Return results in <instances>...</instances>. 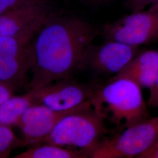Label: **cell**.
I'll list each match as a JSON object with an SVG mask.
<instances>
[{"mask_svg": "<svg viewBox=\"0 0 158 158\" xmlns=\"http://www.w3.org/2000/svg\"><path fill=\"white\" fill-rule=\"evenodd\" d=\"M98 34L85 19L50 13L32 40L33 62L29 90L72 78L84 70Z\"/></svg>", "mask_w": 158, "mask_h": 158, "instance_id": "cell-1", "label": "cell"}, {"mask_svg": "<svg viewBox=\"0 0 158 158\" xmlns=\"http://www.w3.org/2000/svg\"><path fill=\"white\" fill-rule=\"evenodd\" d=\"M90 103L106 120L125 128L149 118L141 88L128 79L109 78L94 85Z\"/></svg>", "mask_w": 158, "mask_h": 158, "instance_id": "cell-2", "label": "cell"}, {"mask_svg": "<svg viewBox=\"0 0 158 158\" xmlns=\"http://www.w3.org/2000/svg\"><path fill=\"white\" fill-rule=\"evenodd\" d=\"M106 121L88 102L60 120L40 144L71 147L84 151L91 158L107 139L104 138L107 132Z\"/></svg>", "mask_w": 158, "mask_h": 158, "instance_id": "cell-3", "label": "cell"}, {"mask_svg": "<svg viewBox=\"0 0 158 158\" xmlns=\"http://www.w3.org/2000/svg\"><path fill=\"white\" fill-rule=\"evenodd\" d=\"M158 140L157 116L128 127L113 138H107L91 158H138Z\"/></svg>", "mask_w": 158, "mask_h": 158, "instance_id": "cell-4", "label": "cell"}, {"mask_svg": "<svg viewBox=\"0 0 158 158\" xmlns=\"http://www.w3.org/2000/svg\"><path fill=\"white\" fill-rule=\"evenodd\" d=\"M36 32L0 38V81L15 90L27 81L33 62L32 40Z\"/></svg>", "mask_w": 158, "mask_h": 158, "instance_id": "cell-5", "label": "cell"}, {"mask_svg": "<svg viewBox=\"0 0 158 158\" xmlns=\"http://www.w3.org/2000/svg\"><path fill=\"white\" fill-rule=\"evenodd\" d=\"M102 33L107 40L130 45H147L158 40V11L131 12L104 26Z\"/></svg>", "mask_w": 158, "mask_h": 158, "instance_id": "cell-6", "label": "cell"}, {"mask_svg": "<svg viewBox=\"0 0 158 158\" xmlns=\"http://www.w3.org/2000/svg\"><path fill=\"white\" fill-rule=\"evenodd\" d=\"M94 85L80 83L72 77L29 91L33 97L34 104H41L56 111H64L90 102Z\"/></svg>", "mask_w": 158, "mask_h": 158, "instance_id": "cell-7", "label": "cell"}, {"mask_svg": "<svg viewBox=\"0 0 158 158\" xmlns=\"http://www.w3.org/2000/svg\"><path fill=\"white\" fill-rule=\"evenodd\" d=\"M141 52L139 47L113 40L93 45L87 57L84 70L97 77H113L119 73Z\"/></svg>", "mask_w": 158, "mask_h": 158, "instance_id": "cell-8", "label": "cell"}, {"mask_svg": "<svg viewBox=\"0 0 158 158\" xmlns=\"http://www.w3.org/2000/svg\"><path fill=\"white\" fill-rule=\"evenodd\" d=\"M88 102H89L64 111H56L41 104H34L23 114L17 125L22 131L23 140L27 146L38 145L40 144L60 120Z\"/></svg>", "mask_w": 158, "mask_h": 158, "instance_id": "cell-9", "label": "cell"}, {"mask_svg": "<svg viewBox=\"0 0 158 158\" xmlns=\"http://www.w3.org/2000/svg\"><path fill=\"white\" fill-rule=\"evenodd\" d=\"M50 14L45 2L0 15V38L36 32Z\"/></svg>", "mask_w": 158, "mask_h": 158, "instance_id": "cell-10", "label": "cell"}, {"mask_svg": "<svg viewBox=\"0 0 158 158\" xmlns=\"http://www.w3.org/2000/svg\"><path fill=\"white\" fill-rule=\"evenodd\" d=\"M158 74V51L140 52L117 75L110 78L131 80L141 88H150Z\"/></svg>", "mask_w": 158, "mask_h": 158, "instance_id": "cell-11", "label": "cell"}, {"mask_svg": "<svg viewBox=\"0 0 158 158\" xmlns=\"http://www.w3.org/2000/svg\"><path fill=\"white\" fill-rule=\"evenodd\" d=\"M34 104L29 91L23 96H12L0 106V124L8 127L17 125L23 114Z\"/></svg>", "mask_w": 158, "mask_h": 158, "instance_id": "cell-12", "label": "cell"}, {"mask_svg": "<svg viewBox=\"0 0 158 158\" xmlns=\"http://www.w3.org/2000/svg\"><path fill=\"white\" fill-rule=\"evenodd\" d=\"M15 158H87L88 155L81 150L42 143L29 148L17 155Z\"/></svg>", "mask_w": 158, "mask_h": 158, "instance_id": "cell-13", "label": "cell"}, {"mask_svg": "<svg viewBox=\"0 0 158 158\" xmlns=\"http://www.w3.org/2000/svg\"><path fill=\"white\" fill-rule=\"evenodd\" d=\"M26 146L25 141L18 139L10 127L0 124V158H8L15 148Z\"/></svg>", "mask_w": 158, "mask_h": 158, "instance_id": "cell-14", "label": "cell"}, {"mask_svg": "<svg viewBox=\"0 0 158 158\" xmlns=\"http://www.w3.org/2000/svg\"><path fill=\"white\" fill-rule=\"evenodd\" d=\"M44 2L45 0H0V15Z\"/></svg>", "mask_w": 158, "mask_h": 158, "instance_id": "cell-15", "label": "cell"}, {"mask_svg": "<svg viewBox=\"0 0 158 158\" xmlns=\"http://www.w3.org/2000/svg\"><path fill=\"white\" fill-rule=\"evenodd\" d=\"M149 96L148 101V106L158 108V74L153 83L149 88Z\"/></svg>", "mask_w": 158, "mask_h": 158, "instance_id": "cell-16", "label": "cell"}, {"mask_svg": "<svg viewBox=\"0 0 158 158\" xmlns=\"http://www.w3.org/2000/svg\"><path fill=\"white\" fill-rule=\"evenodd\" d=\"M155 0H128V5L131 12L143 11L147 6H151Z\"/></svg>", "mask_w": 158, "mask_h": 158, "instance_id": "cell-17", "label": "cell"}, {"mask_svg": "<svg viewBox=\"0 0 158 158\" xmlns=\"http://www.w3.org/2000/svg\"><path fill=\"white\" fill-rule=\"evenodd\" d=\"M15 90L10 85L0 81V106L13 96Z\"/></svg>", "mask_w": 158, "mask_h": 158, "instance_id": "cell-18", "label": "cell"}, {"mask_svg": "<svg viewBox=\"0 0 158 158\" xmlns=\"http://www.w3.org/2000/svg\"><path fill=\"white\" fill-rule=\"evenodd\" d=\"M138 158H158V140Z\"/></svg>", "mask_w": 158, "mask_h": 158, "instance_id": "cell-19", "label": "cell"}, {"mask_svg": "<svg viewBox=\"0 0 158 158\" xmlns=\"http://www.w3.org/2000/svg\"><path fill=\"white\" fill-rule=\"evenodd\" d=\"M148 10L150 11H158V0H155L149 8Z\"/></svg>", "mask_w": 158, "mask_h": 158, "instance_id": "cell-20", "label": "cell"}, {"mask_svg": "<svg viewBox=\"0 0 158 158\" xmlns=\"http://www.w3.org/2000/svg\"><path fill=\"white\" fill-rule=\"evenodd\" d=\"M86 1L92 4H104L105 2H107L110 0H86Z\"/></svg>", "mask_w": 158, "mask_h": 158, "instance_id": "cell-21", "label": "cell"}, {"mask_svg": "<svg viewBox=\"0 0 158 158\" xmlns=\"http://www.w3.org/2000/svg\"></svg>", "mask_w": 158, "mask_h": 158, "instance_id": "cell-22", "label": "cell"}]
</instances>
